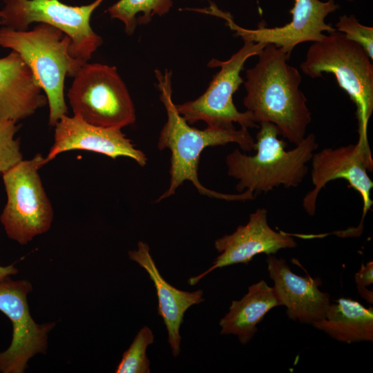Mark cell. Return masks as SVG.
<instances>
[{"label": "cell", "instance_id": "obj_1", "mask_svg": "<svg viewBox=\"0 0 373 373\" xmlns=\"http://www.w3.org/2000/svg\"><path fill=\"white\" fill-rule=\"evenodd\" d=\"M160 98L164 104L167 120L164 124L158 139L160 150L169 149L170 158V183L169 188L155 200L160 202L175 193L184 181H190L202 194L227 201H245L255 199L249 190L229 194L219 193L204 186L198 179V164L200 155L208 146H222L236 143L245 151L254 149L255 141L248 128L234 126L220 128L207 126L203 130L192 127L179 113L172 99L171 70H155Z\"/></svg>", "mask_w": 373, "mask_h": 373}, {"label": "cell", "instance_id": "obj_2", "mask_svg": "<svg viewBox=\"0 0 373 373\" xmlns=\"http://www.w3.org/2000/svg\"><path fill=\"white\" fill-rule=\"evenodd\" d=\"M290 55L274 44L265 46L256 65L246 70L243 104L256 123L274 124L280 135L298 145L306 136L312 117L307 99L299 88L301 75L287 63Z\"/></svg>", "mask_w": 373, "mask_h": 373}, {"label": "cell", "instance_id": "obj_3", "mask_svg": "<svg viewBox=\"0 0 373 373\" xmlns=\"http://www.w3.org/2000/svg\"><path fill=\"white\" fill-rule=\"evenodd\" d=\"M278 135L274 124L260 122L254 155L242 153L238 149L227 155V173L238 180L236 186L238 193L249 190L256 196L280 185L296 187L303 181L308 173L307 164L318 147L316 135L310 133L289 151Z\"/></svg>", "mask_w": 373, "mask_h": 373}, {"label": "cell", "instance_id": "obj_4", "mask_svg": "<svg viewBox=\"0 0 373 373\" xmlns=\"http://www.w3.org/2000/svg\"><path fill=\"white\" fill-rule=\"evenodd\" d=\"M70 44L69 37L47 23H39L31 30L0 29V46L21 57L46 95L51 126L67 113L66 76L74 77L83 66L70 56Z\"/></svg>", "mask_w": 373, "mask_h": 373}, {"label": "cell", "instance_id": "obj_5", "mask_svg": "<svg viewBox=\"0 0 373 373\" xmlns=\"http://www.w3.org/2000/svg\"><path fill=\"white\" fill-rule=\"evenodd\" d=\"M312 78L334 74L338 86L356 107L358 139L367 140V125L373 111V66L362 47L335 30L314 42L300 66Z\"/></svg>", "mask_w": 373, "mask_h": 373}, {"label": "cell", "instance_id": "obj_6", "mask_svg": "<svg viewBox=\"0 0 373 373\" xmlns=\"http://www.w3.org/2000/svg\"><path fill=\"white\" fill-rule=\"evenodd\" d=\"M67 97L73 115L90 124L122 129L135 121L133 102L115 66L84 64Z\"/></svg>", "mask_w": 373, "mask_h": 373}, {"label": "cell", "instance_id": "obj_7", "mask_svg": "<svg viewBox=\"0 0 373 373\" xmlns=\"http://www.w3.org/2000/svg\"><path fill=\"white\" fill-rule=\"evenodd\" d=\"M44 158L37 153L2 174L7 202L0 220L8 237L21 245L48 231L52 222V206L39 173Z\"/></svg>", "mask_w": 373, "mask_h": 373}, {"label": "cell", "instance_id": "obj_8", "mask_svg": "<svg viewBox=\"0 0 373 373\" xmlns=\"http://www.w3.org/2000/svg\"><path fill=\"white\" fill-rule=\"evenodd\" d=\"M103 1L72 6L59 0H5L0 10V24L20 31L28 30L33 22L52 26L70 37V55L84 65L103 44L90 23L93 11Z\"/></svg>", "mask_w": 373, "mask_h": 373}, {"label": "cell", "instance_id": "obj_9", "mask_svg": "<svg viewBox=\"0 0 373 373\" xmlns=\"http://www.w3.org/2000/svg\"><path fill=\"white\" fill-rule=\"evenodd\" d=\"M267 44L244 41L243 46L227 61L212 59L209 67H220L207 89L197 99L177 104L179 113L189 124L203 121L207 126L231 128L236 122L245 128H258L252 114L240 112L235 106L233 95L244 82L240 72L246 61L258 55Z\"/></svg>", "mask_w": 373, "mask_h": 373}, {"label": "cell", "instance_id": "obj_10", "mask_svg": "<svg viewBox=\"0 0 373 373\" xmlns=\"http://www.w3.org/2000/svg\"><path fill=\"white\" fill-rule=\"evenodd\" d=\"M312 182L314 189L303 198V207L307 213L313 216L316 213V200L319 192L330 181L344 179L349 186L355 189L363 200L361 220L356 233L361 235L363 230V220L371 209L372 200L371 191L373 182L367 174L372 171L373 161L368 142L361 139L354 144L336 149L325 148L314 153L312 159Z\"/></svg>", "mask_w": 373, "mask_h": 373}, {"label": "cell", "instance_id": "obj_11", "mask_svg": "<svg viewBox=\"0 0 373 373\" xmlns=\"http://www.w3.org/2000/svg\"><path fill=\"white\" fill-rule=\"evenodd\" d=\"M294 6L289 12L292 16L289 23L279 27L268 28L260 22L254 30L247 29L237 25L231 15L219 10L215 4L201 10L207 14L224 19L227 25L236 32L235 35L244 41L254 43L274 44L291 53L296 46L303 42L321 40L324 31L328 33L336 28L325 23L326 17L338 9L334 0L323 2L319 0H294Z\"/></svg>", "mask_w": 373, "mask_h": 373}, {"label": "cell", "instance_id": "obj_12", "mask_svg": "<svg viewBox=\"0 0 373 373\" xmlns=\"http://www.w3.org/2000/svg\"><path fill=\"white\" fill-rule=\"evenodd\" d=\"M31 290L27 280H12L9 276L0 282V311L13 328L10 346L0 352V372H23L28 360L47 348L48 334L54 323L38 325L32 319L27 303Z\"/></svg>", "mask_w": 373, "mask_h": 373}, {"label": "cell", "instance_id": "obj_13", "mask_svg": "<svg viewBox=\"0 0 373 373\" xmlns=\"http://www.w3.org/2000/svg\"><path fill=\"white\" fill-rule=\"evenodd\" d=\"M214 245L220 254L207 271L190 278L189 285L197 284L217 268L237 263L247 264L258 254H275L282 249L295 248L297 242L289 233L272 229L268 224L267 210L258 208L249 215L245 225H240L231 234L217 239Z\"/></svg>", "mask_w": 373, "mask_h": 373}, {"label": "cell", "instance_id": "obj_14", "mask_svg": "<svg viewBox=\"0 0 373 373\" xmlns=\"http://www.w3.org/2000/svg\"><path fill=\"white\" fill-rule=\"evenodd\" d=\"M55 127L54 143L44 158L46 164L59 154L72 150L89 151L113 160L128 157L141 166L146 164L145 154L135 147L121 129L96 126L77 116L67 115H64Z\"/></svg>", "mask_w": 373, "mask_h": 373}, {"label": "cell", "instance_id": "obj_15", "mask_svg": "<svg viewBox=\"0 0 373 373\" xmlns=\"http://www.w3.org/2000/svg\"><path fill=\"white\" fill-rule=\"evenodd\" d=\"M267 269L280 305L292 321L311 324L322 319L331 303L330 296L321 291L320 278L294 274L283 258L267 255Z\"/></svg>", "mask_w": 373, "mask_h": 373}, {"label": "cell", "instance_id": "obj_16", "mask_svg": "<svg viewBox=\"0 0 373 373\" xmlns=\"http://www.w3.org/2000/svg\"><path fill=\"white\" fill-rule=\"evenodd\" d=\"M28 64L12 50L0 59V122H17L45 106L48 99Z\"/></svg>", "mask_w": 373, "mask_h": 373}, {"label": "cell", "instance_id": "obj_17", "mask_svg": "<svg viewBox=\"0 0 373 373\" xmlns=\"http://www.w3.org/2000/svg\"><path fill=\"white\" fill-rule=\"evenodd\" d=\"M149 245L140 241L137 249L128 251L131 260L143 267L155 285L158 299V314L162 317L168 332V341L174 356L180 352V327L186 311L192 305L204 301L203 291H184L171 285L161 276L150 254Z\"/></svg>", "mask_w": 373, "mask_h": 373}, {"label": "cell", "instance_id": "obj_18", "mask_svg": "<svg viewBox=\"0 0 373 373\" xmlns=\"http://www.w3.org/2000/svg\"><path fill=\"white\" fill-rule=\"evenodd\" d=\"M280 305L274 287L261 280L249 286L240 300L232 301L229 312L220 321V334L236 335L242 344H247L267 313Z\"/></svg>", "mask_w": 373, "mask_h": 373}, {"label": "cell", "instance_id": "obj_19", "mask_svg": "<svg viewBox=\"0 0 373 373\" xmlns=\"http://www.w3.org/2000/svg\"><path fill=\"white\" fill-rule=\"evenodd\" d=\"M312 325L343 343L373 341V309L341 298L330 303L324 317Z\"/></svg>", "mask_w": 373, "mask_h": 373}, {"label": "cell", "instance_id": "obj_20", "mask_svg": "<svg viewBox=\"0 0 373 373\" xmlns=\"http://www.w3.org/2000/svg\"><path fill=\"white\" fill-rule=\"evenodd\" d=\"M172 6L171 0H119L107 12L111 18L121 21L131 35L137 25L149 23L155 15L166 14Z\"/></svg>", "mask_w": 373, "mask_h": 373}, {"label": "cell", "instance_id": "obj_21", "mask_svg": "<svg viewBox=\"0 0 373 373\" xmlns=\"http://www.w3.org/2000/svg\"><path fill=\"white\" fill-rule=\"evenodd\" d=\"M154 341V335L147 326L143 327L135 336L129 348L123 354L116 373H149L150 362L146 351Z\"/></svg>", "mask_w": 373, "mask_h": 373}, {"label": "cell", "instance_id": "obj_22", "mask_svg": "<svg viewBox=\"0 0 373 373\" xmlns=\"http://www.w3.org/2000/svg\"><path fill=\"white\" fill-rule=\"evenodd\" d=\"M16 122L11 120L0 122V173L8 171L23 160L20 140L15 139L19 130Z\"/></svg>", "mask_w": 373, "mask_h": 373}, {"label": "cell", "instance_id": "obj_23", "mask_svg": "<svg viewBox=\"0 0 373 373\" xmlns=\"http://www.w3.org/2000/svg\"><path fill=\"white\" fill-rule=\"evenodd\" d=\"M336 30L359 44L371 60L373 59V28L361 24L355 16L343 15L336 23Z\"/></svg>", "mask_w": 373, "mask_h": 373}, {"label": "cell", "instance_id": "obj_24", "mask_svg": "<svg viewBox=\"0 0 373 373\" xmlns=\"http://www.w3.org/2000/svg\"><path fill=\"white\" fill-rule=\"evenodd\" d=\"M354 280L358 294L370 304H373V293L366 287L373 283V262L362 264L354 275Z\"/></svg>", "mask_w": 373, "mask_h": 373}, {"label": "cell", "instance_id": "obj_25", "mask_svg": "<svg viewBox=\"0 0 373 373\" xmlns=\"http://www.w3.org/2000/svg\"><path fill=\"white\" fill-rule=\"evenodd\" d=\"M17 272L18 269L14 266V265L0 266V282L11 275L16 274Z\"/></svg>", "mask_w": 373, "mask_h": 373}]
</instances>
